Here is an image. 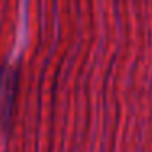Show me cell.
<instances>
[{"mask_svg":"<svg viewBox=\"0 0 152 152\" xmlns=\"http://www.w3.org/2000/svg\"><path fill=\"white\" fill-rule=\"evenodd\" d=\"M18 92V69L15 64L7 62L0 70V129L10 126L15 111Z\"/></svg>","mask_w":152,"mask_h":152,"instance_id":"obj_1","label":"cell"}]
</instances>
